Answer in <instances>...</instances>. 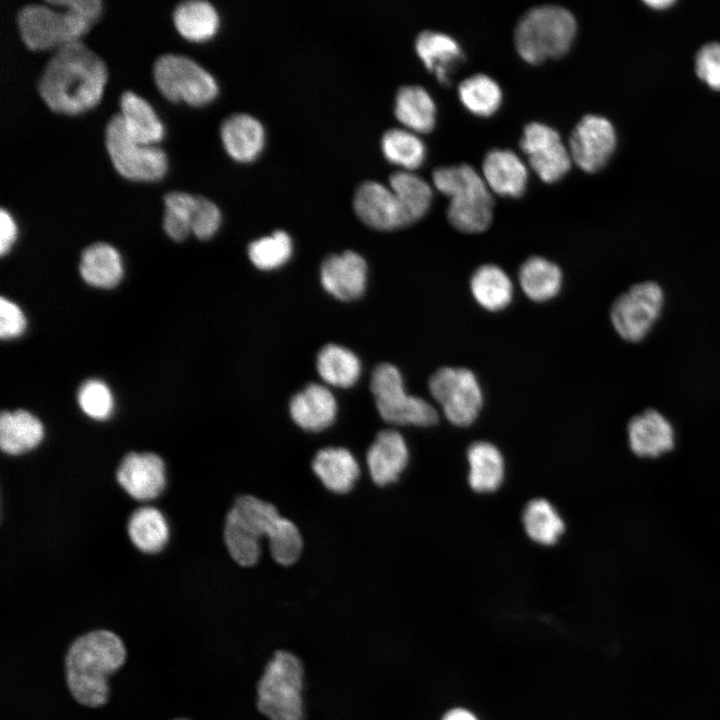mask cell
<instances>
[{
  "label": "cell",
  "instance_id": "1",
  "mask_svg": "<svg viewBox=\"0 0 720 720\" xmlns=\"http://www.w3.org/2000/svg\"><path fill=\"white\" fill-rule=\"evenodd\" d=\"M107 77L105 62L80 40L54 50L37 88L49 109L72 116L99 103Z\"/></svg>",
  "mask_w": 720,
  "mask_h": 720
},
{
  "label": "cell",
  "instance_id": "2",
  "mask_svg": "<svg viewBox=\"0 0 720 720\" xmlns=\"http://www.w3.org/2000/svg\"><path fill=\"white\" fill-rule=\"evenodd\" d=\"M126 659V646L115 632L97 629L78 636L64 656L65 681L73 699L88 708L104 706L110 698L108 680Z\"/></svg>",
  "mask_w": 720,
  "mask_h": 720
},
{
  "label": "cell",
  "instance_id": "3",
  "mask_svg": "<svg viewBox=\"0 0 720 720\" xmlns=\"http://www.w3.org/2000/svg\"><path fill=\"white\" fill-rule=\"evenodd\" d=\"M99 0H56L28 4L17 13V28L27 48L54 49L80 41L100 18Z\"/></svg>",
  "mask_w": 720,
  "mask_h": 720
},
{
  "label": "cell",
  "instance_id": "4",
  "mask_svg": "<svg viewBox=\"0 0 720 720\" xmlns=\"http://www.w3.org/2000/svg\"><path fill=\"white\" fill-rule=\"evenodd\" d=\"M437 190L450 198L447 218L464 233H481L491 224L494 201L484 178L468 164L439 167L433 172Z\"/></svg>",
  "mask_w": 720,
  "mask_h": 720
},
{
  "label": "cell",
  "instance_id": "5",
  "mask_svg": "<svg viewBox=\"0 0 720 720\" xmlns=\"http://www.w3.org/2000/svg\"><path fill=\"white\" fill-rule=\"evenodd\" d=\"M576 30V20L570 11L557 5H542L520 18L514 30V43L526 62L538 64L563 56Z\"/></svg>",
  "mask_w": 720,
  "mask_h": 720
},
{
  "label": "cell",
  "instance_id": "6",
  "mask_svg": "<svg viewBox=\"0 0 720 720\" xmlns=\"http://www.w3.org/2000/svg\"><path fill=\"white\" fill-rule=\"evenodd\" d=\"M304 667L295 654L277 650L256 686L257 708L269 720H304Z\"/></svg>",
  "mask_w": 720,
  "mask_h": 720
},
{
  "label": "cell",
  "instance_id": "7",
  "mask_svg": "<svg viewBox=\"0 0 720 720\" xmlns=\"http://www.w3.org/2000/svg\"><path fill=\"white\" fill-rule=\"evenodd\" d=\"M281 516L273 504L256 496L237 498L224 526V541L232 559L241 566L255 565L261 555V538L269 539Z\"/></svg>",
  "mask_w": 720,
  "mask_h": 720
},
{
  "label": "cell",
  "instance_id": "8",
  "mask_svg": "<svg viewBox=\"0 0 720 720\" xmlns=\"http://www.w3.org/2000/svg\"><path fill=\"white\" fill-rule=\"evenodd\" d=\"M665 302V291L659 282H637L613 301L609 311L611 325L622 340L640 343L660 319Z\"/></svg>",
  "mask_w": 720,
  "mask_h": 720
},
{
  "label": "cell",
  "instance_id": "9",
  "mask_svg": "<svg viewBox=\"0 0 720 720\" xmlns=\"http://www.w3.org/2000/svg\"><path fill=\"white\" fill-rule=\"evenodd\" d=\"M371 392L380 416L396 425L428 427L438 422V412L421 397L407 394L397 367L382 363L371 377Z\"/></svg>",
  "mask_w": 720,
  "mask_h": 720
},
{
  "label": "cell",
  "instance_id": "10",
  "mask_svg": "<svg viewBox=\"0 0 720 720\" xmlns=\"http://www.w3.org/2000/svg\"><path fill=\"white\" fill-rule=\"evenodd\" d=\"M153 78L161 94L171 102L183 101L191 106L208 104L218 94L214 77L187 56L167 53L153 65Z\"/></svg>",
  "mask_w": 720,
  "mask_h": 720
},
{
  "label": "cell",
  "instance_id": "11",
  "mask_svg": "<svg viewBox=\"0 0 720 720\" xmlns=\"http://www.w3.org/2000/svg\"><path fill=\"white\" fill-rule=\"evenodd\" d=\"M105 147L115 170L131 181L153 182L167 172V157L156 145L134 141L125 131L120 116L113 115L105 126Z\"/></svg>",
  "mask_w": 720,
  "mask_h": 720
},
{
  "label": "cell",
  "instance_id": "12",
  "mask_svg": "<svg viewBox=\"0 0 720 720\" xmlns=\"http://www.w3.org/2000/svg\"><path fill=\"white\" fill-rule=\"evenodd\" d=\"M429 391L453 425H471L482 408L483 393L475 374L463 367H442L430 377Z\"/></svg>",
  "mask_w": 720,
  "mask_h": 720
},
{
  "label": "cell",
  "instance_id": "13",
  "mask_svg": "<svg viewBox=\"0 0 720 720\" xmlns=\"http://www.w3.org/2000/svg\"><path fill=\"white\" fill-rule=\"evenodd\" d=\"M520 147L540 179L554 183L566 175L572 158L560 134L552 127L531 122L524 127Z\"/></svg>",
  "mask_w": 720,
  "mask_h": 720
},
{
  "label": "cell",
  "instance_id": "14",
  "mask_svg": "<svg viewBox=\"0 0 720 720\" xmlns=\"http://www.w3.org/2000/svg\"><path fill=\"white\" fill-rule=\"evenodd\" d=\"M616 147V133L611 122L599 115H585L573 129L569 153L579 168L588 173L601 170Z\"/></svg>",
  "mask_w": 720,
  "mask_h": 720
},
{
  "label": "cell",
  "instance_id": "15",
  "mask_svg": "<svg viewBox=\"0 0 720 720\" xmlns=\"http://www.w3.org/2000/svg\"><path fill=\"white\" fill-rule=\"evenodd\" d=\"M353 206L358 218L373 229L390 231L407 226L394 192L380 182L361 183L355 191Z\"/></svg>",
  "mask_w": 720,
  "mask_h": 720
},
{
  "label": "cell",
  "instance_id": "16",
  "mask_svg": "<svg viewBox=\"0 0 720 720\" xmlns=\"http://www.w3.org/2000/svg\"><path fill=\"white\" fill-rule=\"evenodd\" d=\"M626 430L628 446L638 457H660L676 443L674 425L657 409L648 408L632 416Z\"/></svg>",
  "mask_w": 720,
  "mask_h": 720
},
{
  "label": "cell",
  "instance_id": "17",
  "mask_svg": "<svg viewBox=\"0 0 720 720\" xmlns=\"http://www.w3.org/2000/svg\"><path fill=\"white\" fill-rule=\"evenodd\" d=\"M116 478L132 498L140 501L151 500L165 487L164 462L154 453L131 452L120 463Z\"/></svg>",
  "mask_w": 720,
  "mask_h": 720
},
{
  "label": "cell",
  "instance_id": "18",
  "mask_svg": "<svg viewBox=\"0 0 720 720\" xmlns=\"http://www.w3.org/2000/svg\"><path fill=\"white\" fill-rule=\"evenodd\" d=\"M320 277L329 294L342 301L354 300L365 290L367 265L361 255L345 251L323 261Z\"/></svg>",
  "mask_w": 720,
  "mask_h": 720
},
{
  "label": "cell",
  "instance_id": "19",
  "mask_svg": "<svg viewBox=\"0 0 720 720\" xmlns=\"http://www.w3.org/2000/svg\"><path fill=\"white\" fill-rule=\"evenodd\" d=\"M408 461L407 443L398 431L392 429L380 431L366 455L370 476L378 486L396 482Z\"/></svg>",
  "mask_w": 720,
  "mask_h": 720
},
{
  "label": "cell",
  "instance_id": "20",
  "mask_svg": "<svg viewBox=\"0 0 720 720\" xmlns=\"http://www.w3.org/2000/svg\"><path fill=\"white\" fill-rule=\"evenodd\" d=\"M289 412L303 430L320 432L335 421L337 402L326 386L310 383L291 398Z\"/></svg>",
  "mask_w": 720,
  "mask_h": 720
},
{
  "label": "cell",
  "instance_id": "21",
  "mask_svg": "<svg viewBox=\"0 0 720 720\" xmlns=\"http://www.w3.org/2000/svg\"><path fill=\"white\" fill-rule=\"evenodd\" d=\"M482 172L489 189L500 196L518 198L526 190L527 168L511 150H490L484 157Z\"/></svg>",
  "mask_w": 720,
  "mask_h": 720
},
{
  "label": "cell",
  "instance_id": "22",
  "mask_svg": "<svg viewBox=\"0 0 720 720\" xmlns=\"http://www.w3.org/2000/svg\"><path fill=\"white\" fill-rule=\"evenodd\" d=\"M220 137L226 152L236 161L249 162L262 151L265 129L262 123L247 113H236L221 124Z\"/></svg>",
  "mask_w": 720,
  "mask_h": 720
},
{
  "label": "cell",
  "instance_id": "23",
  "mask_svg": "<svg viewBox=\"0 0 720 720\" xmlns=\"http://www.w3.org/2000/svg\"><path fill=\"white\" fill-rule=\"evenodd\" d=\"M312 469L331 492H349L360 475L359 464L346 448L326 447L319 450L312 461Z\"/></svg>",
  "mask_w": 720,
  "mask_h": 720
},
{
  "label": "cell",
  "instance_id": "24",
  "mask_svg": "<svg viewBox=\"0 0 720 720\" xmlns=\"http://www.w3.org/2000/svg\"><path fill=\"white\" fill-rule=\"evenodd\" d=\"M415 50L426 68L443 84L449 83V74L464 60L458 42L442 32L422 31L415 40Z\"/></svg>",
  "mask_w": 720,
  "mask_h": 720
},
{
  "label": "cell",
  "instance_id": "25",
  "mask_svg": "<svg viewBox=\"0 0 720 720\" xmlns=\"http://www.w3.org/2000/svg\"><path fill=\"white\" fill-rule=\"evenodd\" d=\"M118 115L127 134L136 142L155 145L164 136V126L152 106L132 91L120 96Z\"/></svg>",
  "mask_w": 720,
  "mask_h": 720
},
{
  "label": "cell",
  "instance_id": "26",
  "mask_svg": "<svg viewBox=\"0 0 720 720\" xmlns=\"http://www.w3.org/2000/svg\"><path fill=\"white\" fill-rule=\"evenodd\" d=\"M79 270L88 285L101 289L114 288L124 274L121 255L104 242L94 243L82 252Z\"/></svg>",
  "mask_w": 720,
  "mask_h": 720
},
{
  "label": "cell",
  "instance_id": "27",
  "mask_svg": "<svg viewBox=\"0 0 720 720\" xmlns=\"http://www.w3.org/2000/svg\"><path fill=\"white\" fill-rule=\"evenodd\" d=\"M44 437L41 421L26 410L4 411L0 416V448L20 455L37 447Z\"/></svg>",
  "mask_w": 720,
  "mask_h": 720
},
{
  "label": "cell",
  "instance_id": "28",
  "mask_svg": "<svg viewBox=\"0 0 720 720\" xmlns=\"http://www.w3.org/2000/svg\"><path fill=\"white\" fill-rule=\"evenodd\" d=\"M469 464L468 482L479 493H489L500 487L504 479V459L492 443L478 441L467 451Z\"/></svg>",
  "mask_w": 720,
  "mask_h": 720
},
{
  "label": "cell",
  "instance_id": "29",
  "mask_svg": "<svg viewBox=\"0 0 720 720\" xmlns=\"http://www.w3.org/2000/svg\"><path fill=\"white\" fill-rule=\"evenodd\" d=\"M396 118L410 131L430 132L436 121V107L430 94L418 85H406L395 96Z\"/></svg>",
  "mask_w": 720,
  "mask_h": 720
},
{
  "label": "cell",
  "instance_id": "30",
  "mask_svg": "<svg viewBox=\"0 0 720 720\" xmlns=\"http://www.w3.org/2000/svg\"><path fill=\"white\" fill-rule=\"evenodd\" d=\"M470 289L476 302L492 312L505 309L513 299L511 279L502 268L494 264H484L474 271Z\"/></svg>",
  "mask_w": 720,
  "mask_h": 720
},
{
  "label": "cell",
  "instance_id": "31",
  "mask_svg": "<svg viewBox=\"0 0 720 720\" xmlns=\"http://www.w3.org/2000/svg\"><path fill=\"white\" fill-rule=\"evenodd\" d=\"M177 32L192 42L212 38L219 27L216 8L206 0H188L179 3L172 14Z\"/></svg>",
  "mask_w": 720,
  "mask_h": 720
},
{
  "label": "cell",
  "instance_id": "32",
  "mask_svg": "<svg viewBox=\"0 0 720 720\" xmlns=\"http://www.w3.org/2000/svg\"><path fill=\"white\" fill-rule=\"evenodd\" d=\"M519 283L524 294L534 302L554 298L562 286V271L552 261L533 256L523 262L519 269Z\"/></svg>",
  "mask_w": 720,
  "mask_h": 720
},
{
  "label": "cell",
  "instance_id": "33",
  "mask_svg": "<svg viewBox=\"0 0 720 720\" xmlns=\"http://www.w3.org/2000/svg\"><path fill=\"white\" fill-rule=\"evenodd\" d=\"M389 187L402 208L407 226L421 219L432 202V189L421 177L409 171H396L389 176Z\"/></svg>",
  "mask_w": 720,
  "mask_h": 720
},
{
  "label": "cell",
  "instance_id": "34",
  "mask_svg": "<svg viewBox=\"0 0 720 720\" xmlns=\"http://www.w3.org/2000/svg\"><path fill=\"white\" fill-rule=\"evenodd\" d=\"M316 368L324 382L340 388L353 386L361 373L358 357L336 344H327L319 351Z\"/></svg>",
  "mask_w": 720,
  "mask_h": 720
},
{
  "label": "cell",
  "instance_id": "35",
  "mask_svg": "<svg viewBox=\"0 0 720 720\" xmlns=\"http://www.w3.org/2000/svg\"><path fill=\"white\" fill-rule=\"evenodd\" d=\"M128 535L140 551H160L169 538V528L164 515L151 506L140 507L130 516Z\"/></svg>",
  "mask_w": 720,
  "mask_h": 720
},
{
  "label": "cell",
  "instance_id": "36",
  "mask_svg": "<svg viewBox=\"0 0 720 720\" xmlns=\"http://www.w3.org/2000/svg\"><path fill=\"white\" fill-rule=\"evenodd\" d=\"M527 535L536 543L552 545L562 535L565 525L555 507L547 500L537 498L530 501L522 515Z\"/></svg>",
  "mask_w": 720,
  "mask_h": 720
},
{
  "label": "cell",
  "instance_id": "37",
  "mask_svg": "<svg viewBox=\"0 0 720 720\" xmlns=\"http://www.w3.org/2000/svg\"><path fill=\"white\" fill-rule=\"evenodd\" d=\"M381 149L389 162L408 170L421 166L426 156L423 141L403 128L388 129L381 138Z\"/></svg>",
  "mask_w": 720,
  "mask_h": 720
},
{
  "label": "cell",
  "instance_id": "38",
  "mask_svg": "<svg viewBox=\"0 0 720 720\" xmlns=\"http://www.w3.org/2000/svg\"><path fill=\"white\" fill-rule=\"evenodd\" d=\"M462 104L473 114L490 116L501 105L502 91L495 80L485 74H475L458 86Z\"/></svg>",
  "mask_w": 720,
  "mask_h": 720
},
{
  "label": "cell",
  "instance_id": "39",
  "mask_svg": "<svg viewBox=\"0 0 720 720\" xmlns=\"http://www.w3.org/2000/svg\"><path fill=\"white\" fill-rule=\"evenodd\" d=\"M196 196L187 192L172 191L164 196L163 228L174 241H183L192 232V216Z\"/></svg>",
  "mask_w": 720,
  "mask_h": 720
},
{
  "label": "cell",
  "instance_id": "40",
  "mask_svg": "<svg viewBox=\"0 0 720 720\" xmlns=\"http://www.w3.org/2000/svg\"><path fill=\"white\" fill-rule=\"evenodd\" d=\"M292 250L290 236L283 230H277L250 243L248 256L255 267L267 271L284 265L290 259Z\"/></svg>",
  "mask_w": 720,
  "mask_h": 720
},
{
  "label": "cell",
  "instance_id": "41",
  "mask_svg": "<svg viewBox=\"0 0 720 720\" xmlns=\"http://www.w3.org/2000/svg\"><path fill=\"white\" fill-rule=\"evenodd\" d=\"M268 543L273 559L284 566L295 563L303 547L299 529L291 520L283 516L277 522Z\"/></svg>",
  "mask_w": 720,
  "mask_h": 720
},
{
  "label": "cell",
  "instance_id": "42",
  "mask_svg": "<svg viewBox=\"0 0 720 720\" xmlns=\"http://www.w3.org/2000/svg\"><path fill=\"white\" fill-rule=\"evenodd\" d=\"M77 402L85 415L98 421L108 419L114 410V397L110 388L98 379H90L81 384Z\"/></svg>",
  "mask_w": 720,
  "mask_h": 720
},
{
  "label": "cell",
  "instance_id": "43",
  "mask_svg": "<svg viewBox=\"0 0 720 720\" xmlns=\"http://www.w3.org/2000/svg\"><path fill=\"white\" fill-rule=\"evenodd\" d=\"M221 224V212L211 200L196 196L192 216V233L200 240H208L215 235Z\"/></svg>",
  "mask_w": 720,
  "mask_h": 720
},
{
  "label": "cell",
  "instance_id": "44",
  "mask_svg": "<svg viewBox=\"0 0 720 720\" xmlns=\"http://www.w3.org/2000/svg\"><path fill=\"white\" fill-rule=\"evenodd\" d=\"M696 73L710 88L720 91V44L703 46L696 56Z\"/></svg>",
  "mask_w": 720,
  "mask_h": 720
},
{
  "label": "cell",
  "instance_id": "45",
  "mask_svg": "<svg viewBox=\"0 0 720 720\" xmlns=\"http://www.w3.org/2000/svg\"><path fill=\"white\" fill-rule=\"evenodd\" d=\"M26 317L21 308L13 301L1 297L0 300V336L3 340L20 337L26 330Z\"/></svg>",
  "mask_w": 720,
  "mask_h": 720
},
{
  "label": "cell",
  "instance_id": "46",
  "mask_svg": "<svg viewBox=\"0 0 720 720\" xmlns=\"http://www.w3.org/2000/svg\"><path fill=\"white\" fill-rule=\"evenodd\" d=\"M17 225L11 214L4 208L0 210V253H9L17 239Z\"/></svg>",
  "mask_w": 720,
  "mask_h": 720
},
{
  "label": "cell",
  "instance_id": "47",
  "mask_svg": "<svg viewBox=\"0 0 720 720\" xmlns=\"http://www.w3.org/2000/svg\"><path fill=\"white\" fill-rule=\"evenodd\" d=\"M441 720H479L474 713L468 709L457 707L447 711Z\"/></svg>",
  "mask_w": 720,
  "mask_h": 720
},
{
  "label": "cell",
  "instance_id": "48",
  "mask_svg": "<svg viewBox=\"0 0 720 720\" xmlns=\"http://www.w3.org/2000/svg\"><path fill=\"white\" fill-rule=\"evenodd\" d=\"M645 3L653 9H666L673 5L675 2L671 0H653V1H645Z\"/></svg>",
  "mask_w": 720,
  "mask_h": 720
},
{
  "label": "cell",
  "instance_id": "49",
  "mask_svg": "<svg viewBox=\"0 0 720 720\" xmlns=\"http://www.w3.org/2000/svg\"><path fill=\"white\" fill-rule=\"evenodd\" d=\"M174 720H189V719H186V718H177V719H174Z\"/></svg>",
  "mask_w": 720,
  "mask_h": 720
}]
</instances>
